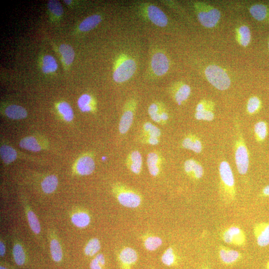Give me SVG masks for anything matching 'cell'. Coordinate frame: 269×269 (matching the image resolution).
Returning a JSON list of instances; mask_svg holds the SVG:
<instances>
[{"mask_svg": "<svg viewBox=\"0 0 269 269\" xmlns=\"http://www.w3.org/2000/svg\"><path fill=\"white\" fill-rule=\"evenodd\" d=\"M195 117L198 120L211 121L215 118L214 113L210 110L207 109L203 103H199L196 108Z\"/></svg>", "mask_w": 269, "mask_h": 269, "instance_id": "25", "label": "cell"}, {"mask_svg": "<svg viewBox=\"0 0 269 269\" xmlns=\"http://www.w3.org/2000/svg\"><path fill=\"white\" fill-rule=\"evenodd\" d=\"M161 159L160 156L155 152L149 153L147 157V165L150 174L156 177L160 171Z\"/></svg>", "mask_w": 269, "mask_h": 269, "instance_id": "20", "label": "cell"}, {"mask_svg": "<svg viewBox=\"0 0 269 269\" xmlns=\"http://www.w3.org/2000/svg\"><path fill=\"white\" fill-rule=\"evenodd\" d=\"M6 253V247L5 245L2 241L0 242V255L1 257L4 256Z\"/></svg>", "mask_w": 269, "mask_h": 269, "instance_id": "45", "label": "cell"}, {"mask_svg": "<svg viewBox=\"0 0 269 269\" xmlns=\"http://www.w3.org/2000/svg\"><path fill=\"white\" fill-rule=\"evenodd\" d=\"M57 109L65 121L71 122L73 120L74 112L69 104L65 102H60L57 105Z\"/></svg>", "mask_w": 269, "mask_h": 269, "instance_id": "33", "label": "cell"}, {"mask_svg": "<svg viewBox=\"0 0 269 269\" xmlns=\"http://www.w3.org/2000/svg\"><path fill=\"white\" fill-rule=\"evenodd\" d=\"M177 258L172 248L166 250L162 257V261L165 265L171 266L175 264Z\"/></svg>", "mask_w": 269, "mask_h": 269, "instance_id": "40", "label": "cell"}, {"mask_svg": "<svg viewBox=\"0 0 269 269\" xmlns=\"http://www.w3.org/2000/svg\"><path fill=\"white\" fill-rule=\"evenodd\" d=\"M253 233L257 245L265 247L269 245V223H260L253 227Z\"/></svg>", "mask_w": 269, "mask_h": 269, "instance_id": "11", "label": "cell"}, {"mask_svg": "<svg viewBox=\"0 0 269 269\" xmlns=\"http://www.w3.org/2000/svg\"><path fill=\"white\" fill-rule=\"evenodd\" d=\"M105 264V259L103 254L97 255L91 262L90 267L91 269H102V267Z\"/></svg>", "mask_w": 269, "mask_h": 269, "instance_id": "44", "label": "cell"}, {"mask_svg": "<svg viewBox=\"0 0 269 269\" xmlns=\"http://www.w3.org/2000/svg\"><path fill=\"white\" fill-rule=\"evenodd\" d=\"M203 269H210L209 267H205V268H204Z\"/></svg>", "mask_w": 269, "mask_h": 269, "instance_id": "50", "label": "cell"}, {"mask_svg": "<svg viewBox=\"0 0 269 269\" xmlns=\"http://www.w3.org/2000/svg\"><path fill=\"white\" fill-rule=\"evenodd\" d=\"M184 169L185 173L189 177L195 179H200L204 175L203 166L193 159L186 160L184 164Z\"/></svg>", "mask_w": 269, "mask_h": 269, "instance_id": "15", "label": "cell"}, {"mask_svg": "<svg viewBox=\"0 0 269 269\" xmlns=\"http://www.w3.org/2000/svg\"><path fill=\"white\" fill-rule=\"evenodd\" d=\"M21 148L33 152H39L42 148L37 139L34 137H27L23 139L20 142Z\"/></svg>", "mask_w": 269, "mask_h": 269, "instance_id": "31", "label": "cell"}, {"mask_svg": "<svg viewBox=\"0 0 269 269\" xmlns=\"http://www.w3.org/2000/svg\"><path fill=\"white\" fill-rule=\"evenodd\" d=\"M161 238L156 236L148 237L145 241L146 248L149 251H154L162 244Z\"/></svg>", "mask_w": 269, "mask_h": 269, "instance_id": "41", "label": "cell"}, {"mask_svg": "<svg viewBox=\"0 0 269 269\" xmlns=\"http://www.w3.org/2000/svg\"><path fill=\"white\" fill-rule=\"evenodd\" d=\"M47 7L50 12L56 17H60L63 14V8L58 1L50 0L48 2Z\"/></svg>", "mask_w": 269, "mask_h": 269, "instance_id": "43", "label": "cell"}, {"mask_svg": "<svg viewBox=\"0 0 269 269\" xmlns=\"http://www.w3.org/2000/svg\"><path fill=\"white\" fill-rule=\"evenodd\" d=\"M221 237L226 243L235 246H243L246 242L245 232L237 226H231L224 229Z\"/></svg>", "mask_w": 269, "mask_h": 269, "instance_id": "6", "label": "cell"}, {"mask_svg": "<svg viewBox=\"0 0 269 269\" xmlns=\"http://www.w3.org/2000/svg\"><path fill=\"white\" fill-rule=\"evenodd\" d=\"M95 168L94 160L89 156H85L79 159L76 165L77 172L82 176L91 174L94 172Z\"/></svg>", "mask_w": 269, "mask_h": 269, "instance_id": "16", "label": "cell"}, {"mask_svg": "<svg viewBox=\"0 0 269 269\" xmlns=\"http://www.w3.org/2000/svg\"><path fill=\"white\" fill-rule=\"evenodd\" d=\"M13 256L16 263L19 266L23 265L26 260V255L22 246L16 244L13 247Z\"/></svg>", "mask_w": 269, "mask_h": 269, "instance_id": "37", "label": "cell"}, {"mask_svg": "<svg viewBox=\"0 0 269 269\" xmlns=\"http://www.w3.org/2000/svg\"><path fill=\"white\" fill-rule=\"evenodd\" d=\"M169 68V60L163 52L158 51L153 54L150 62V69L155 77H163L168 73Z\"/></svg>", "mask_w": 269, "mask_h": 269, "instance_id": "7", "label": "cell"}, {"mask_svg": "<svg viewBox=\"0 0 269 269\" xmlns=\"http://www.w3.org/2000/svg\"><path fill=\"white\" fill-rule=\"evenodd\" d=\"M50 250L52 259L56 262H60L63 257V252L57 240L53 239L50 241Z\"/></svg>", "mask_w": 269, "mask_h": 269, "instance_id": "35", "label": "cell"}, {"mask_svg": "<svg viewBox=\"0 0 269 269\" xmlns=\"http://www.w3.org/2000/svg\"><path fill=\"white\" fill-rule=\"evenodd\" d=\"M239 42L243 46H247L250 42L251 36L250 31L247 26H241L238 30Z\"/></svg>", "mask_w": 269, "mask_h": 269, "instance_id": "39", "label": "cell"}, {"mask_svg": "<svg viewBox=\"0 0 269 269\" xmlns=\"http://www.w3.org/2000/svg\"><path fill=\"white\" fill-rule=\"evenodd\" d=\"M127 164L132 173L139 174L143 166V158L141 153L138 151L132 152L128 156Z\"/></svg>", "mask_w": 269, "mask_h": 269, "instance_id": "17", "label": "cell"}, {"mask_svg": "<svg viewBox=\"0 0 269 269\" xmlns=\"http://www.w3.org/2000/svg\"><path fill=\"white\" fill-rule=\"evenodd\" d=\"M182 146L183 148L199 154L203 150V144L201 141L196 136L189 135L182 141Z\"/></svg>", "mask_w": 269, "mask_h": 269, "instance_id": "19", "label": "cell"}, {"mask_svg": "<svg viewBox=\"0 0 269 269\" xmlns=\"http://www.w3.org/2000/svg\"><path fill=\"white\" fill-rule=\"evenodd\" d=\"M72 221L77 227L84 228L87 227L90 223V218L88 214L84 212L77 213L73 215Z\"/></svg>", "mask_w": 269, "mask_h": 269, "instance_id": "30", "label": "cell"}, {"mask_svg": "<svg viewBox=\"0 0 269 269\" xmlns=\"http://www.w3.org/2000/svg\"><path fill=\"white\" fill-rule=\"evenodd\" d=\"M254 132L258 141H264L268 134V126L267 123L263 121L256 123L254 126Z\"/></svg>", "mask_w": 269, "mask_h": 269, "instance_id": "32", "label": "cell"}, {"mask_svg": "<svg viewBox=\"0 0 269 269\" xmlns=\"http://www.w3.org/2000/svg\"><path fill=\"white\" fill-rule=\"evenodd\" d=\"M268 46H269V44H268Z\"/></svg>", "mask_w": 269, "mask_h": 269, "instance_id": "51", "label": "cell"}, {"mask_svg": "<svg viewBox=\"0 0 269 269\" xmlns=\"http://www.w3.org/2000/svg\"><path fill=\"white\" fill-rule=\"evenodd\" d=\"M261 106L260 99L256 96L249 99L247 103V111L249 114H253L259 111Z\"/></svg>", "mask_w": 269, "mask_h": 269, "instance_id": "42", "label": "cell"}, {"mask_svg": "<svg viewBox=\"0 0 269 269\" xmlns=\"http://www.w3.org/2000/svg\"><path fill=\"white\" fill-rule=\"evenodd\" d=\"M117 198L121 205L129 208H137L141 202L140 196L132 191H122L118 194Z\"/></svg>", "mask_w": 269, "mask_h": 269, "instance_id": "12", "label": "cell"}, {"mask_svg": "<svg viewBox=\"0 0 269 269\" xmlns=\"http://www.w3.org/2000/svg\"><path fill=\"white\" fill-rule=\"evenodd\" d=\"M0 154L3 162L6 164L13 162L17 157V153L12 147L3 145L0 149Z\"/></svg>", "mask_w": 269, "mask_h": 269, "instance_id": "27", "label": "cell"}, {"mask_svg": "<svg viewBox=\"0 0 269 269\" xmlns=\"http://www.w3.org/2000/svg\"><path fill=\"white\" fill-rule=\"evenodd\" d=\"M102 21V17L99 15H93L85 19L80 25L81 31L86 32L92 30L98 26Z\"/></svg>", "mask_w": 269, "mask_h": 269, "instance_id": "23", "label": "cell"}, {"mask_svg": "<svg viewBox=\"0 0 269 269\" xmlns=\"http://www.w3.org/2000/svg\"><path fill=\"white\" fill-rule=\"evenodd\" d=\"M143 130L146 143L153 146L159 144L161 131L158 127L150 122H146L143 125Z\"/></svg>", "mask_w": 269, "mask_h": 269, "instance_id": "14", "label": "cell"}, {"mask_svg": "<svg viewBox=\"0 0 269 269\" xmlns=\"http://www.w3.org/2000/svg\"><path fill=\"white\" fill-rule=\"evenodd\" d=\"M221 183L225 200L231 203L236 195L235 179L232 169L226 161L222 162L219 168Z\"/></svg>", "mask_w": 269, "mask_h": 269, "instance_id": "2", "label": "cell"}, {"mask_svg": "<svg viewBox=\"0 0 269 269\" xmlns=\"http://www.w3.org/2000/svg\"><path fill=\"white\" fill-rule=\"evenodd\" d=\"M137 70V64L130 56L122 54L117 59L113 74V80L117 83H123L129 81Z\"/></svg>", "mask_w": 269, "mask_h": 269, "instance_id": "1", "label": "cell"}, {"mask_svg": "<svg viewBox=\"0 0 269 269\" xmlns=\"http://www.w3.org/2000/svg\"><path fill=\"white\" fill-rule=\"evenodd\" d=\"M235 160L238 173L242 175H245L249 169V155L247 148L242 140L238 141L236 144Z\"/></svg>", "mask_w": 269, "mask_h": 269, "instance_id": "8", "label": "cell"}, {"mask_svg": "<svg viewBox=\"0 0 269 269\" xmlns=\"http://www.w3.org/2000/svg\"><path fill=\"white\" fill-rule=\"evenodd\" d=\"M28 221L32 230L36 234H39L41 230V225L35 214L30 210L27 213Z\"/></svg>", "mask_w": 269, "mask_h": 269, "instance_id": "38", "label": "cell"}, {"mask_svg": "<svg viewBox=\"0 0 269 269\" xmlns=\"http://www.w3.org/2000/svg\"><path fill=\"white\" fill-rule=\"evenodd\" d=\"M148 113L154 121L160 124H166L169 119L166 108L160 103H152L149 107Z\"/></svg>", "mask_w": 269, "mask_h": 269, "instance_id": "13", "label": "cell"}, {"mask_svg": "<svg viewBox=\"0 0 269 269\" xmlns=\"http://www.w3.org/2000/svg\"><path fill=\"white\" fill-rule=\"evenodd\" d=\"M119 259L124 266L129 267L137 262L138 255L132 248L127 247L121 252Z\"/></svg>", "mask_w": 269, "mask_h": 269, "instance_id": "18", "label": "cell"}, {"mask_svg": "<svg viewBox=\"0 0 269 269\" xmlns=\"http://www.w3.org/2000/svg\"><path fill=\"white\" fill-rule=\"evenodd\" d=\"M57 67L56 61L53 56L47 55L44 57L42 71L45 74L54 73L57 70Z\"/></svg>", "mask_w": 269, "mask_h": 269, "instance_id": "29", "label": "cell"}, {"mask_svg": "<svg viewBox=\"0 0 269 269\" xmlns=\"http://www.w3.org/2000/svg\"><path fill=\"white\" fill-rule=\"evenodd\" d=\"M64 3L67 5H70L72 3V1H70V0H66V1H64Z\"/></svg>", "mask_w": 269, "mask_h": 269, "instance_id": "47", "label": "cell"}, {"mask_svg": "<svg viewBox=\"0 0 269 269\" xmlns=\"http://www.w3.org/2000/svg\"><path fill=\"white\" fill-rule=\"evenodd\" d=\"M198 20L203 26L211 28L214 27L220 20V11L215 8L209 7L201 8L199 4L196 6Z\"/></svg>", "mask_w": 269, "mask_h": 269, "instance_id": "5", "label": "cell"}, {"mask_svg": "<svg viewBox=\"0 0 269 269\" xmlns=\"http://www.w3.org/2000/svg\"><path fill=\"white\" fill-rule=\"evenodd\" d=\"M141 13L155 25L165 27L168 24V18L166 14L158 7L150 3H142L140 6Z\"/></svg>", "mask_w": 269, "mask_h": 269, "instance_id": "4", "label": "cell"}, {"mask_svg": "<svg viewBox=\"0 0 269 269\" xmlns=\"http://www.w3.org/2000/svg\"><path fill=\"white\" fill-rule=\"evenodd\" d=\"M0 269H8L4 267L1 266V267H0Z\"/></svg>", "mask_w": 269, "mask_h": 269, "instance_id": "49", "label": "cell"}, {"mask_svg": "<svg viewBox=\"0 0 269 269\" xmlns=\"http://www.w3.org/2000/svg\"><path fill=\"white\" fill-rule=\"evenodd\" d=\"M78 104L82 112H90L93 110V98L89 94H83L79 98Z\"/></svg>", "mask_w": 269, "mask_h": 269, "instance_id": "34", "label": "cell"}, {"mask_svg": "<svg viewBox=\"0 0 269 269\" xmlns=\"http://www.w3.org/2000/svg\"><path fill=\"white\" fill-rule=\"evenodd\" d=\"M261 195L264 197H269V184L263 189Z\"/></svg>", "mask_w": 269, "mask_h": 269, "instance_id": "46", "label": "cell"}, {"mask_svg": "<svg viewBox=\"0 0 269 269\" xmlns=\"http://www.w3.org/2000/svg\"><path fill=\"white\" fill-rule=\"evenodd\" d=\"M58 181L57 178L54 175L46 177L41 183L43 191L47 194L54 192L57 188Z\"/></svg>", "mask_w": 269, "mask_h": 269, "instance_id": "28", "label": "cell"}, {"mask_svg": "<svg viewBox=\"0 0 269 269\" xmlns=\"http://www.w3.org/2000/svg\"><path fill=\"white\" fill-rule=\"evenodd\" d=\"M205 75L210 84L219 90H226L230 86L231 81L228 75L218 65H211L208 66Z\"/></svg>", "mask_w": 269, "mask_h": 269, "instance_id": "3", "label": "cell"}, {"mask_svg": "<svg viewBox=\"0 0 269 269\" xmlns=\"http://www.w3.org/2000/svg\"><path fill=\"white\" fill-rule=\"evenodd\" d=\"M190 93V87L185 84L179 86L174 89L173 92L174 98L179 105L188 99Z\"/></svg>", "mask_w": 269, "mask_h": 269, "instance_id": "21", "label": "cell"}, {"mask_svg": "<svg viewBox=\"0 0 269 269\" xmlns=\"http://www.w3.org/2000/svg\"><path fill=\"white\" fill-rule=\"evenodd\" d=\"M218 252L220 261L226 266L233 265L242 258L239 252L224 245L219 246Z\"/></svg>", "mask_w": 269, "mask_h": 269, "instance_id": "10", "label": "cell"}, {"mask_svg": "<svg viewBox=\"0 0 269 269\" xmlns=\"http://www.w3.org/2000/svg\"><path fill=\"white\" fill-rule=\"evenodd\" d=\"M250 13L252 17L258 21H264L269 15V9L267 6L257 4L253 5L250 9Z\"/></svg>", "mask_w": 269, "mask_h": 269, "instance_id": "22", "label": "cell"}, {"mask_svg": "<svg viewBox=\"0 0 269 269\" xmlns=\"http://www.w3.org/2000/svg\"><path fill=\"white\" fill-rule=\"evenodd\" d=\"M266 269H269V260L267 262L266 264Z\"/></svg>", "mask_w": 269, "mask_h": 269, "instance_id": "48", "label": "cell"}, {"mask_svg": "<svg viewBox=\"0 0 269 269\" xmlns=\"http://www.w3.org/2000/svg\"><path fill=\"white\" fill-rule=\"evenodd\" d=\"M101 248L99 240L97 238L91 239L85 249V254L87 256H93L97 254Z\"/></svg>", "mask_w": 269, "mask_h": 269, "instance_id": "36", "label": "cell"}, {"mask_svg": "<svg viewBox=\"0 0 269 269\" xmlns=\"http://www.w3.org/2000/svg\"><path fill=\"white\" fill-rule=\"evenodd\" d=\"M5 114L9 118L16 120L24 119L28 115L24 108L17 105H11L7 107L5 110Z\"/></svg>", "mask_w": 269, "mask_h": 269, "instance_id": "24", "label": "cell"}, {"mask_svg": "<svg viewBox=\"0 0 269 269\" xmlns=\"http://www.w3.org/2000/svg\"><path fill=\"white\" fill-rule=\"evenodd\" d=\"M136 108V101L134 100H130L125 107L119 125V130L121 134H125L130 129L134 121Z\"/></svg>", "mask_w": 269, "mask_h": 269, "instance_id": "9", "label": "cell"}, {"mask_svg": "<svg viewBox=\"0 0 269 269\" xmlns=\"http://www.w3.org/2000/svg\"><path fill=\"white\" fill-rule=\"evenodd\" d=\"M59 50L64 63L67 65H71L75 56V52L72 46L62 44L59 46Z\"/></svg>", "mask_w": 269, "mask_h": 269, "instance_id": "26", "label": "cell"}]
</instances>
